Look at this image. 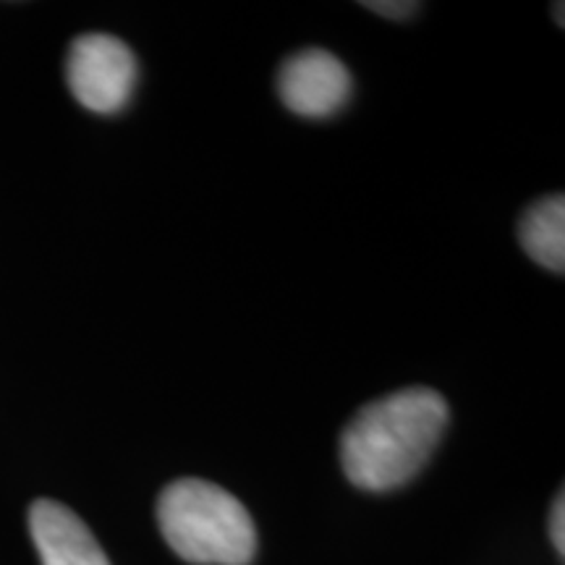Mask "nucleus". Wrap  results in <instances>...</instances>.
<instances>
[{"instance_id": "obj_1", "label": "nucleus", "mask_w": 565, "mask_h": 565, "mask_svg": "<svg viewBox=\"0 0 565 565\" xmlns=\"http://www.w3.org/2000/svg\"><path fill=\"white\" fill-rule=\"evenodd\" d=\"M450 422V408L433 387H404L372 401L345 424L341 463L351 484L387 492L419 475Z\"/></svg>"}, {"instance_id": "obj_7", "label": "nucleus", "mask_w": 565, "mask_h": 565, "mask_svg": "<svg viewBox=\"0 0 565 565\" xmlns=\"http://www.w3.org/2000/svg\"><path fill=\"white\" fill-rule=\"evenodd\" d=\"M362 6L366 11H374L387 19H408L419 11V3H408V0H370V3Z\"/></svg>"}, {"instance_id": "obj_3", "label": "nucleus", "mask_w": 565, "mask_h": 565, "mask_svg": "<svg viewBox=\"0 0 565 565\" xmlns=\"http://www.w3.org/2000/svg\"><path fill=\"white\" fill-rule=\"evenodd\" d=\"M137 71L131 47L113 34L89 32L71 42L66 58L68 89L92 113H121L131 103Z\"/></svg>"}, {"instance_id": "obj_6", "label": "nucleus", "mask_w": 565, "mask_h": 565, "mask_svg": "<svg viewBox=\"0 0 565 565\" xmlns=\"http://www.w3.org/2000/svg\"><path fill=\"white\" fill-rule=\"evenodd\" d=\"M521 244L536 265L557 275L565 270V200L563 194L545 196L524 212L519 225Z\"/></svg>"}, {"instance_id": "obj_8", "label": "nucleus", "mask_w": 565, "mask_h": 565, "mask_svg": "<svg viewBox=\"0 0 565 565\" xmlns=\"http://www.w3.org/2000/svg\"><path fill=\"white\" fill-rule=\"evenodd\" d=\"M550 540H553V547L557 555H565V498L563 492L557 494L553 511H550Z\"/></svg>"}, {"instance_id": "obj_2", "label": "nucleus", "mask_w": 565, "mask_h": 565, "mask_svg": "<svg viewBox=\"0 0 565 565\" xmlns=\"http://www.w3.org/2000/svg\"><path fill=\"white\" fill-rule=\"evenodd\" d=\"M158 524L179 557L194 565H249L257 529L242 500L204 479H179L158 500Z\"/></svg>"}, {"instance_id": "obj_5", "label": "nucleus", "mask_w": 565, "mask_h": 565, "mask_svg": "<svg viewBox=\"0 0 565 565\" xmlns=\"http://www.w3.org/2000/svg\"><path fill=\"white\" fill-rule=\"evenodd\" d=\"M30 532L42 565H110L87 524L55 500H34L30 508Z\"/></svg>"}, {"instance_id": "obj_4", "label": "nucleus", "mask_w": 565, "mask_h": 565, "mask_svg": "<svg viewBox=\"0 0 565 565\" xmlns=\"http://www.w3.org/2000/svg\"><path fill=\"white\" fill-rule=\"evenodd\" d=\"M353 89L349 68L330 51L309 47L282 61L278 95L288 110L303 118H328L349 103Z\"/></svg>"}, {"instance_id": "obj_9", "label": "nucleus", "mask_w": 565, "mask_h": 565, "mask_svg": "<svg viewBox=\"0 0 565 565\" xmlns=\"http://www.w3.org/2000/svg\"><path fill=\"white\" fill-rule=\"evenodd\" d=\"M563 9H565L563 3H557L555 9H553V11H557V24H561V26H563Z\"/></svg>"}]
</instances>
